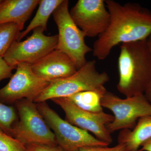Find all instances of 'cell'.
<instances>
[{
	"instance_id": "cell-21",
	"label": "cell",
	"mask_w": 151,
	"mask_h": 151,
	"mask_svg": "<svg viewBox=\"0 0 151 151\" xmlns=\"http://www.w3.org/2000/svg\"><path fill=\"white\" fill-rule=\"evenodd\" d=\"M16 68L8 65L3 57H0V81L6 78H11L13 75V70Z\"/></svg>"
},
{
	"instance_id": "cell-7",
	"label": "cell",
	"mask_w": 151,
	"mask_h": 151,
	"mask_svg": "<svg viewBox=\"0 0 151 151\" xmlns=\"http://www.w3.org/2000/svg\"><path fill=\"white\" fill-rule=\"evenodd\" d=\"M101 104L114 114L113 122L106 126L111 134L119 130L134 129L140 118L151 116V104L144 94L122 99L107 91Z\"/></svg>"
},
{
	"instance_id": "cell-6",
	"label": "cell",
	"mask_w": 151,
	"mask_h": 151,
	"mask_svg": "<svg viewBox=\"0 0 151 151\" xmlns=\"http://www.w3.org/2000/svg\"><path fill=\"white\" fill-rule=\"evenodd\" d=\"M40 113L55 136L58 145L64 151H79L84 147H108L86 130L63 119L46 102L36 103Z\"/></svg>"
},
{
	"instance_id": "cell-12",
	"label": "cell",
	"mask_w": 151,
	"mask_h": 151,
	"mask_svg": "<svg viewBox=\"0 0 151 151\" xmlns=\"http://www.w3.org/2000/svg\"><path fill=\"white\" fill-rule=\"evenodd\" d=\"M30 65L38 77L51 82L71 76L78 70L71 58L57 49Z\"/></svg>"
},
{
	"instance_id": "cell-25",
	"label": "cell",
	"mask_w": 151,
	"mask_h": 151,
	"mask_svg": "<svg viewBox=\"0 0 151 151\" xmlns=\"http://www.w3.org/2000/svg\"><path fill=\"white\" fill-rule=\"evenodd\" d=\"M2 0H0V3H1V2Z\"/></svg>"
},
{
	"instance_id": "cell-10",
	"label": "cell",
	"mask_w": 151,
	"mask_h": 151,
	"mask_svg": "<svg viewBox=\"0 0 151 151\" xmlns=\"http://www.w3.org/2000/svg\"><path fill=\"white\" fill-rule=\"evenodd\" d=\"M58 105L65 114V120L70 124L87 132H92L96 138L110 145L113 142L106 126L114 120V116L104 113H93L78 108L65 98L51 100Z\"/></svg>"
},
{
	"instance_id": "cell-15",
	"label": "cell",
	"mask_w": 151,
	"mask_h": 151,
	"mask_svg": "<svg viewBox=\"0 0 151 151\" xmlns=\"http://www.w3.org/2000/svg\"><path fill=\"white\" fill-rule=\"evenodd\" d=\"M106 91L105 88L100 90L82 91L65 98L82 110L99 113L103 111L101 100Z\"/></svg>"
},
{
	"instance_id": "cell-5",
	"label": "cell",
	"mask_w": 151,
	"mask_h": 151,
	"mask_svg": "<svg viewBox=\"0 0 151 151\" xmlns=\"http://www.w3.org/2000/svg\"><path fill=\"white\" fill-rule=\"evenodd\" d=\"M68 6L69 1L63 0L52 14L58 29L56 49L67 54L78 70L87 62L86 54L93 50L85 43L86 36L71 18Z\"/></svg>"
},
{
	"instance_id": "cell-23",
	"label": "cell",
	"mask_w": 151,
	"mask_h": 151,
	"mask_svg": "<svg viewBox=\"0 0 151 151\" xmlns=\"http://www.w3.org/2000/svg\"><path fill=\"white\" fill-rule=\"evenodd\" d=\"M147 42L151 53V35L147 39ZM144 95L145 96L148 101L151 104V83L146 89L145 92L144 93Z\"/></svg>"
},
{
	"instance_id": "cell-4",
	"label": "cell",
	"mask_w": 151,
	"mask_h": 151,
	"mask_svg": "<svg viewBox=\"0 0 151 151\" xmlns=\"http://www.w3.org/2000/svg\"><path fill=\"white\" fill-rule=\"evenodd\" d=\"M14 104L19 119L12 128L11 136L25 146L58 145L54 133L40 113L36 103L22 99Z\"/></svg>"
},
{
	"instance_id": "cell-20",
	"label": "cell",
	"mask_w": 151,
	"mask_h": 151,
	"mask_svg": "<svg viewBox=\"0 0 151 151\" xmlns=\"http://www.w3.org/2000/svg\"><path fill=\"white\" fill-rule=\"evenodd\" d=\"M79 151H129L124 144L119 143L118 145L112 147H84L79 149ZM139 151V150L137 151Z\"/></svg>"
},
{
	"instance_id": "cell-13",
	"label": "cell",
	"mask_w": 151,
	"mask_h": 151,
	"mask_svg": "<svg viewBox=\"0 0 151 151\" xmlns=\"http://www.w3.org/2000/svg\"><path fill=\"white\" fill-rule=\"evenodd\" d=\"M40 2V0H2L0 3V24L15 23L23 29Z\"/></svg>"
},
{
	"instance_id": "cell-11",
	"label": "cell",
	"mask_w": 151,
	"mask_h": 151,
	"mask_svg": "<svg viewBox=\"0 0 151 151\" xmlns=\"http://www.w3.org/2000/svg\"><path fill=\"white\" fill-rule=\"evenodd\" d=\"M69 13L76 26L89 37H98L105 32L111 22L104 0H78Z\"/></svg>"
},
{
	"instance_id": "cell-19",
	"label": "cell",
	"mask_w": 151,
	"mask_h": 151,
	"mask_svg": "<svg viewBox=\"0 0 151 151\" xmlns=\"http://www.w3.org/2000/svg\"><path fill=\"white\" fill-rule=\"evenodd\" d=\"M0 151H28L25 145L6 133L0 131Z\"/></svg>"
},
{
	"instance_id": "cell-22",
	"label": "cell",
	"mask_w": 151,
	"mask_h": 151,
	"mask_svg": "<svg viewBox=\"0 0 151 151\" xmlns=\"http://www.w3.org/2000/svg\"><path fill=\"white\" fill-rule=\"evenodd\" d=\"M25 146L28 151H64L58 145H49L40 144H31Z\"/></svg>"
},
{
	"instance_id": "cell-9",
	"label": "cell",
	"mask_w": 151,
	"mask_h": 151,
	"mask_svg": "<svg viewBox=\"0 0 151 151\" xmlns=\"http://www.w3.org/2000/svg\"><path fill=\"white\" fill-rule=\"evenodd\" d=\"M32 35L23 41H15L3 57L8 65L17 66L20 63L33 64L56 49L58 35L46 36L44 30L37 27Z\"/></svg>"
},
{
	"instance_id": "cell-1",
	"label": "cell",
	"mask_w": 151,
	"mask_h": 151,
	"mask_svg": "<svg viewBox=\"0 0 151 151\" xmlns=\"http://www.w3.org/2000/svg\"><path fill=\"white\" fill-rule=\"evenodd\" d=\"M105 2L111 22L92 49L93 55L100 60L106 59L118 45L146 40L151 35V11L136 3L121 4L113 0Z\"/></svg>"
},
{
	"instance_id": "cell-24",
	"label": "cell",
	"mask_w": 151,
	"mask_h": 151,
	"mask_svg": "<svg viewBox=\"0 0 151 151\" xmlns=\"http://www.w3.org/2000/svg\"><path fill=\"white\" fill-rule=\"evenodd\" d=\"M141 146L142 148L139 151H151V138L143 143Z\"/></svg>"
},
{
	"instance_id": "cell-17",
	"label": "cell",
	"mask_w": 151,
	"mask_h": 151,
	"mask_svg": "<svg viewBox=\"0 0 151 151\" xmlns=\"http://www.w3.org/2000/svg\"><path fill=\"white\" fill-rule=\"evenodd\" d=\"M15 23L0 24V57H3L12 45L18 40L22 30Z\"/></svg>"
},
{
	"instance_id": "cell-2",
	"label": "cell",
	"mask_w": 151,
	"mask_h": 151,
	"mask_svg": "<svg viewBox=\"0 0 151 151\" xmlns=\"http://www.w3.org/2000/svg\"><path fill=\"white\" fill-rule=\"evenodd\" d=\"M118 91L126 97L144 94L151 83V53L146 40L121 44Z\"/></svg>"
},
{
	"instance_id": "cell-14",
	"label": "cell",
	"mask_w": 151,
	"mask_h": 151,
	"mask_svg": "<svg viewBox=\"0 0 151 151\" xmlns=\"http://www.w3.org/2000/svg\"><path fill=\"white\" fill-rule=\"evenodd\" d=\"M151 138V116L140 118L133 131L122 130L119 143L124 144L129 151H137L143 143Z\"/></svg>"
},
{
	"instance_id": "cell-18",
	"label": "cell",
	"mask_w": 151,
	"mask_h": 151,
	"mask_svg": "<svg viewBox=\"0 0 151 151\" xmlns=\"http://www.w3.org/2000/svg\"><path fill=\"white\" fill-rule=\"evenodd\" d=\"M18 116L13 107L0 102V131L11 136L12 128L18 120Z\"/></svg>"
},
{
	"instance_id": "cell-16",
	"label": "cell",
	"mask_w": 151,
	"mask_h": 151,
	"mask_svg": "<svg viewBox=\"0 0 151 151\" xmlns=\"http://www.w3.org/2000/svg\"><path fill=\"white\" fill-rule=\"evenodd\" d=\"M62 1L63 0H40L35 16L25 30L21 32L17 41H20L30 32L36 28L41 27L44 30H46L50 17Z\"/></svg>"
},
{
	"instance_id": "cell-8",
	"label": "cell",
	"mask_w": 151,
	"mask_h": 151,
	"mask_svg": "<svg viewBox=\"0 0 151 151\" xmlns=\"http://www.w3.org/2000/svg\"><path fill=\"white\" fill-rule=\"evenodd\" d=\"M9 83L0 89L1 103L15 104L22 99L34 102L51 83L38 77L29 63H19Z\"/></svg>"
},
{
	"instance_id": "cell-3",
	"label": "cell",
	"mask_w": 151,
	"mask_h": 151,
	"mask_svg": "<svg viewBox=\"0 0 151 151\" xmlns=\"http://www.w3.org/2000/svg\"><path fill=\"white\" fill-rule=\"evenodd\" d=\"M96 64L95 60L87 61L73 75L52 81L35 103L46 102L55 98H65L82 91L104 89V85L110 78L106 72L97 71Z\"/></svg>"
}]
</instances>
